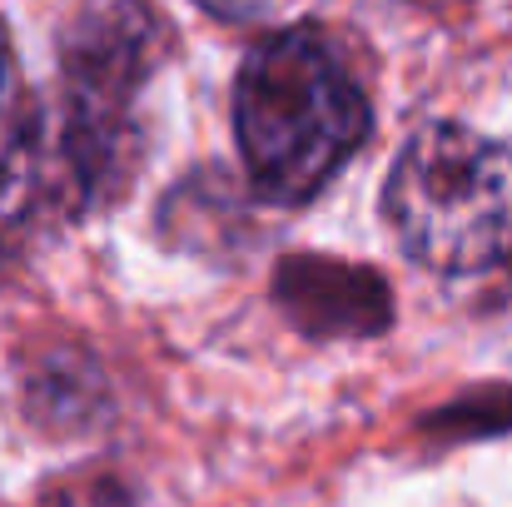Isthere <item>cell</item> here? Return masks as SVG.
Segmentation results:
<instances>
[{"label": "cell", "mask_w": 512, "mask_h": 507, "mask_svg": "<svg viewBox=\"0 0 512 507\" xmlns=\"http://www.w3.org/2000/svg\"><path fill=\"white\" fill-rule=\"evenodd\" d=\"M40 507H130V498L110 478H80V483H65V488L45 493Z\"/></svg>", "instance_id": "52a82bcc"}, {"label": "cell", "mask_w": 512, "mask_h": 507, "mask_svg": "<svg viewBox=\"0 0 512 507\" xmlns=\"http://www.w3.org/2000/svg\"><path fill=\"white\" fill-rule=\"evenodd\" d=\"M35 140H40V120L30 110L15 50H10V30L0 25V209H10L30 174H35Z\"/></svg>", "instance_id": "8992f818"}, {"label": "cell", "mask_w": 512, "mask_h": 507, "mask_svg": "<svg viewBox=\"0 0 512 507\" xmlns=\"http://www.w3.org/2000/svg\"><path fill=\"white\" fill-rule=\"evenodd\" d=\"M170 55L150 0H85L60 35V160L75 204H100L130 174L135 115Z\"/></svg>", "instance_id": "3957f363"}, {"label": "cell", "mask_w": 512, "mask_h": 507, "mask_svg": "<svg viewBox=\"0 0 512 507\" xmlns=\"http://www.w3.org/2000/svg\"><path fill=\"white\" fill-rule=\"evenodd\" d=\"M508 304H512V259H508Z\"/></svg>", "instance_id": "9c48e42d"}, {"label": "cell", "mask_w": 512, "mask_h": 507, "mask_svg": "<svg viewBox=\"0 0 512 507\" xmlns=\"http://www.w3.org/2000/svg\"><path fill=\"white\" fill-rule=\"evenodd\" d=\"M383 219L433 274H483L512 259V145L458 120L423 125L388 169Z\"/></svg>", "instance_id": "7a4b0ae2"}, {"label": "cell", "mask_w": 512, "mask_h": 507, "mask_svg": "<svg viewBox=\"0 0 512 507\" xmlns=\"http://www.w3.org/2000/svg\"><path fill=\"white\" fill-rule=\"evenodd\" d=\"M373 110L319 25L264 35L234 80V140L264 204H309L368 140Z\"/></svg>", "instance_id": "6da1fadb"}, {"label": "cell", "mask_w": 512, "mask_h": 507, "mask_svg": "<svg viewBox=\"0 0 512 507\" xmlns=\"http://www.w3.org/2000/svg\"><path fill=\"white\" fill-rule=\"evenodd\" d=\"M20 403L25 418L40 423L45 433H85L110 413V383L95 358L75 348H50L25 368Z\"/></svg>", "instance_id": "5b68a950"}, {"label": "cell", "mask_w": 512, "mask_h": 507, "mask_svg": "<svg viewBox=\"0 0 512 507\" xmlns=\"http://www.w3.org/2000/svg\"><path fill=\"white\" fill-rule=\"evenodd\" d=\"M274 304L309 338H373L393 324L388 284L348 259L289 254L274 269Z\"/></svg>", "instance_id": "277c9868"}, {"label": "cell", "mask_w": 512, "mask_h": 507, "mask_svg": "<svg viewBox=\"0 0 512 507\" xmlns=\"http://www.w3.org/2000/svg\"><path fill=\"white\" fill-rule=\"evenodd\" d=\"M194 5L229 20V25H259V20H274L289 0H194Z\"/></svg>", "instance_id": "ba28073f"}]
</instances>
